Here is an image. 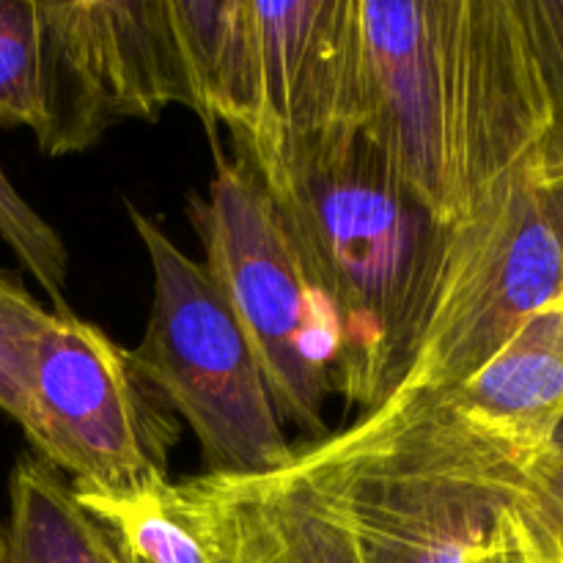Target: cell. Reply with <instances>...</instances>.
Returning a JSON list of instances; mask_svg holds the SVG:
<instances>
[{"label": "cell", "instance_id": "11", "mask_svg": "<svg viewBox=\"0 0 563 563\" xmlns=\"http://www.w3.org/2000/svg\"><path fill=\"white\" fill-rule=\"evenodd\" d=\"M190 108L220 157L218 126L251 137L262 104V44L253 0H168Z\"/></svg>", "mask_w": 563, "mask_h": 563}, {"label": "cell", "instance_id": "20", "mask_svg": "<svg viewBox=\"0 0 563 563\" xmlns=\"http://www.w3.org/2000/svg\"><path fill=\"white\" fill-rule=\"evenodd\" d=\"M478 563H495V555H489V559H482Z\"/></svg>", "mask_w": 563, "mask_h": 563}, {"label": "cell", "instance_id": "5", "mask_svg": "<svg viewBox=\"0 0 563 563\" xmlns=\"http://www.w3.org/2000/svg\"><path fill=\"white\" fill-rule=\"evenodd\" d=\"M559 300L563 174L531 165L471 223L449 231L405 372L385 401L467 383L528 319Z\"/></svg>", "mask_w": 563, "mask_h": 563}, {"label": "cell", "instance_id": "4", "mask_svg": "<svg viewBox=\"0 0 563 563\" xmlns=\"http://www.w3.org/2000/svg\"><path fill=\"white\" fill-rule=\"evenodd\" d=\"M152 262V311L132 372L163 407L192 429L207 476H269L297 449L284 432L256 355L203 264L192 262L157 220L126 201Z\"/></svg>", "mask_w": 563, "mask_h": 563}, {"label": "cell", "instance_id": "7", "mask_svg": "<svg viewBox=\"0 0 563 563\" xmlns=\"http://www.w3.org/2000/svg\"><path fill=\"white\" fill-rule=\"evenodd\" d=\"M102 328L69 306L38 341L20 427L33 456L77 495H130L168 478L176 429Z\"/></svg>", "mask_w": 563, "mask_h": 563}, {"label": "cell", "instance_id": "6", "mask_svg": "<svg viewBox=\"0 0 563 563\" xmlns=\"http://www.w3.org/2000/svg\"><path fill=\"white\" fill-rule=\"evenodd\" d=\"M203 269L245 333L280 421L328 438L324 401L335 394L339 333L313 289L273 198L242 159L218 157L207 196L190 198Z\"/></svg>", "mask_w": 563, "mask_h": 563}, {"label": "cell", "instance_id": "3", "mask_svg": "<svg viewBox=\"0 0 563 563\" xmlns=\"http://www.w3.org/2000/svg\"><path fill=\"white\" fill-rule=\"evenodd\" d=\"M229 563H478L520 495L421 478L196 476Z\"/></svg>", "mask_w": 563, "mask_h": 563}, {"label": "cell", "instance_id": "18", "mask_svg": "<svg viewBox=\"0 0 563 563\" xmlns=\"http://www.w3.org/2000/svg\"><path fill=\"white\" fill-rule=\"evenodd\" d=\"M517 11L542 71L553 113L550 170L563 174V0H517Z\"/></svg>", "mask_w": 563, "mask_h": 563}, {"label": "cell", "instance_id": "12", "mask_svg": "<svg viewBox=\"0 0 563 563\" xmlns=\"http://www.w3.org/2000/svg\"><path fill=\"white\" fill-rule=\"evenodd\" d=\"M99 522L115 563H229L190 478H157L130 495H77Z\"/></svg>", "mask_w": 563, "mask_h": 563}, {"label": "cell", "instance_id": "14", "mask_svg": "<svg viewBox=\"0 0 563 563\" xmlns=\"http://www.w3.org/2000/svg\"><path fill=\"white\" fill-rule=\"evenodd\" d=\"M42 0H0V126L44 130Z\"/></svg>", "mask_w": 563, "mask_h": 563}, {"label": "cell", "instance_id": "8", "mask_svg": "<svg viewBox=\"0 0 563 563\" xmlns=\"http://www.w3.org/2000/svg\"><path fill=\"white\" fill-rule=\"evenodd\" d=\"M47 157L86 152L124 119L157 121L190 108L168 0L42 3Z\"/></svg>", "mask_w": 563, "mask_h": 563}, {"label": "cell", "instance_id": "13", "mask_svg": "<svg viewBox=\"0 0 563 563\" xmlns=\"http://www.w3.org/2000/svg\"><path fill=\"white\" fill-rule=\"evenodd\" d=\"M0 563H115L99 522L69 484L33 454L9 476V515L0 522Z\"/></svg>", "mask_w": 563, "mask_h": 563}, {"label": "cell", "instance_id": "10", "mask_svg": "<svg viewBox=\"0 0 563 563\" xmlns=\"http://www.w3.org/2000/svg\"><path fill=\"white\" fill-rule=\"evenodd\" d=\"M456 390L478 427L506 454L537 471L563 427V300L528 319Z\"/></svg>", "mask_w": 563, "mask_h": 563}, {"label": "cell", "instance_id": "19", "mask_svg": "<svg viewBox=\"0 0 563 563\" xmlns=\"http://www.w3.org/2000/svg\"><path fill=\"white\" fill-rule=\"evenodd\" d=\"M495 563H542V561L522 559V555H495Z\"/></svg>", "mask_w": 563, "mask_h": 563}, {"label": "cell", "instance_id": "15", "mask_svg": "<svg viewBox=\"0 0 563 563\" xmlns=\"http://www.w3.org/2000/svg\"><path fill=\"white\" fill-rule=\"evenodd\" d=\"M495 555L563 563V427L526 493L500 517Z\"/></svg>", "mask_w": 563, "mask_h": 563}, {"label": "cell", "instance_id": "2", "mask_svg": "<svg viewBox=\"0 0 563 563\" xmlns=\"http://www.w3.org/2000/svg\"><path fill=\"white\" fill-rule=\"evenodd\" d=\"M253 176L335 322V394L346 410H377L405 372L451 229L363 126L308 137Z\"/></svg>", "mask_w": 563, "mask_h": 563}, {"label": "cell", "instance_id": "17", "mask_svg": "<svg viewBox=\"0 0 563 563\" xmlns=\"http://www.w3.org/2000/svg\"><path fill=\"white\" fill-rule=\"evenodd\" d=\"M0 240L14 253L16 264L42 286L53 311L66 308V275L69 253L58 231L20 196L0 168Z\"/></svg>", "mask_w": 563, "mask_h": 563}, {"label": "cell", "instance_id": "16", "mask_svg": "<svg viewBox=\"0 0 563 563\" xmlns=\"http://www.w3.org/2000/svg\"><path fill=\"white\" fill-rule=\"evenodd\" d=\"M49 317L53 311L0 269V410L16 423L25 412L33 361Z\"/></svg>", "mask_w": 563, "mask_h": 563}, {"label": "cell", "instance_id": "9", "mask_svg": "<svg viewBox=\"0 0 563 563\" xmlns=\"http://www.w3.org/2000/svg\"><path fill=\"white\" fill-rule=\"evenodd\" d=\"M262 44V104L236 143L258 174L297 143L361 126L363 69L357 0H253Z\"/></svg>", "mask_w": 563, "mask_h": 563}, {"label": "cell", "instance_id": "1", "mask_svg": "<svg viewBox=\"0 0 563 563\" xmlns=\"http://www.w3.org/2000/svg\"><path fill=\"white\" fill-rule=\"evenodd\" d=\"M357 27L361 126L440 225L550 168L553 113L517 0H357Z\"/></svg>", "mask_w": 563, "mask_h": 563}]
</instances>
